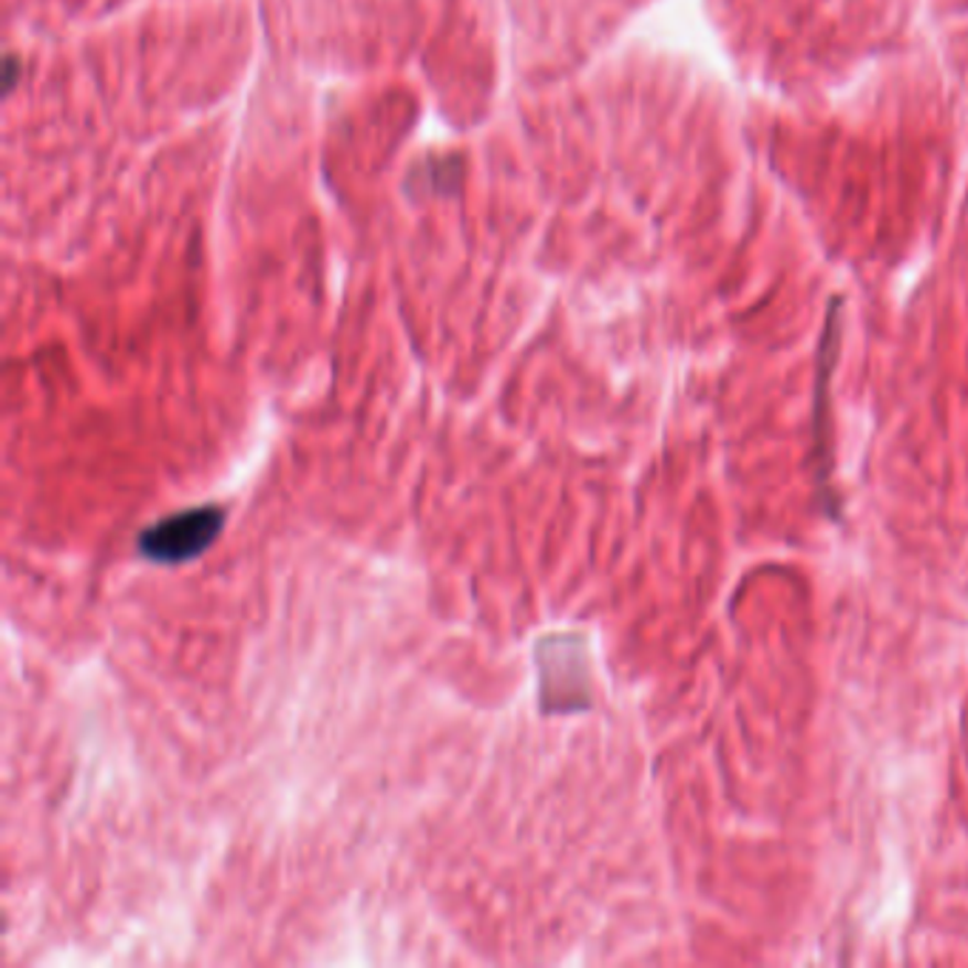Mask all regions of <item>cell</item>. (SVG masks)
<instances>
[{
    "label": "cell",
    "instance_id": "cell-1",
    "mask_svg": "<svg viewBox=\"0 0 968 968\" xmlns=\"http://www.w3.org/2000/svg\"><path fill=\"white\" fill-rule=\"evenodd\" d=\"M225 526V512L216 506L187 508L165 520L154 523L140 535V555L151 562L162 566H176L200 557L202 551L214 546Z\"/></svg>",
    "mask_w": 968,
    "mask_h": 968
}]
</instances>
